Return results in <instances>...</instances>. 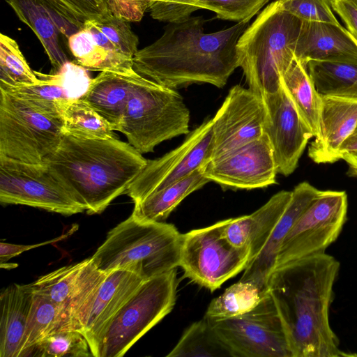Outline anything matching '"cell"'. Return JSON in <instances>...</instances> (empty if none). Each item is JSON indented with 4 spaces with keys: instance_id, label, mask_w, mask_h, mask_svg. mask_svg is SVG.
<instances>
[{
    "instance_id": "cell-1",
    "label": "cell",
    "mask_w": 357,
    "mask_h": 357,
    "mask_svg": "<svg viewBox=\"0 0 357 357\" xmlns=\"http://www.w3.org/2000/svg\"><path fill=\"white\" fill-rule=\"evenodd\" d=\"M249 22L210 33L204 32L202 16L169 23L158 39L137 51L133 68L172 89L204 83L222 88L238 67L236 45Z\"/></svg>"
},
{
    "instance_id": "cell-2",
    "label": "cell",
    "mask_w": 357,
    "mask_h": 357,
    "mask_svg": "<svg viewBox=\"0 0 357 357\" xmlns=\"http://www.w3.org/2000/svg\"><path fill=\"white\" fill-rule=\"evenodd\" d=\"M340 262L324 253L276 268L268 285L292 357L346 356L331 327L329 311Z\"/></svg>"
},
{
    "instance_id": "cell-3",
    "label": "cell",
    "mask_w": 357,
    "mask_h": 357,
    "mask_svg": "<svg viewBox=\"0 0 357 357\" xmlns=\"http://www.w3.org/2000/svg\"><path fill=\"white\" fill-rule=\"evenodd\" d=\"M44 162L91 215L102 213L126 192L148 160L118 137L89 139L63 133Z\"/></svg>"
},
{
    "instance_id": "cell-4",
    "label": "cell",
    "mask_w": 357,
    "mask_h": 357,
    "mask_svg": "<svg viewBox=\"0 0 357 357\" xmlns=\"http://www.w3.org/2000/svg\"><path fill=\"white\" fill-rule=\"evenodd\" d=\"M301 24L276 0L244 31L236 52L238 67L250 90L262 97L279 90L281 75L296 57Z\"/></svg>"
},
{
    "instance_id": "cell-5",
    "label": "cell",
    "mask_w": 357,
    "mask_h": 357,
    "mask_svg": "<svg viewBox=\"0 0 357 357\" xmlns=\"http://www.w3.org/2000/svg\"><path fill=\"white\" fill-rule=\"evenodd\" d=\"M182 239L172 224L130 215L108 232L91 257L104 273L125 269L146 280L179 266Z\"/></svg>"
},
{
    "instance_id": "cell-6",
    "label": "cell",
    "mask_w": 357,
    "mask_h": 357,
    "mask_svg": "<svg viewBox=\"0 0 357 357\" xmlns=\"http://www.w3.org/2000/svg\"><path fill=\"white\" fill-rule=\"evenodd\" d=\"M190 111L182 96L137 73L119 132L140 153L164 141L189 134Z\"/></svg>"
},
{
    "instance_id": "cell-7",
    "label": "cell",
    "mask_w": 357,
    "mask_h": 357,
    "mask_svg": "<svg viewBox=\"0 0 357 357\" xmlns=\"http://www.w3.org/2000/svg\"><path fill=\"white\" fill-rule=\"evenodd\" d=\"M176 268L144 280L102 332L94 357H121L173 309Z\"/></svg>"
},
{
    "instance_id": "cell-8",
    "label": "cell",
    "mask_w": 357,
    "mask_h": 357,
    "mask_svg": "<svg viewBox=\"0 0 357 357\" xmlns=\"http://www.w3.org/2000/svg\"><path fill=\"white\" fill-rule=\"evenodd\" d=\"M63 135L59 114L0 89V155L43 163L56 150Z\"/></svg>"
},
{
    "instance_id": "cell-9",
    "label": "cell",
    "mask_w": 357,
    "mask_h": 357,
    "mask_svg": "<svg viewBox=\"0 0 357 357\" xmlns=\"http://www.w3.org/2000/svg\"><path fill=\"white\" fill-rule=\"evenodd\" d=\"M227 220L183 234L180 264L184 275L211 291L244 271L250 250L232 245L224 229Z\"/></svg>"
},
{
    "instance_id": "cell-10",
    "label": "cell",
    "mask_w": 357,
    "mask_h": 357,
    "mask_svg": "<svg viewBox=\"0 0 357 357\" xmlns=\"http://www.w3.org/2000/svg\"><path fill=\"white\" fill-rule=\"evenodd\" d=\"M231 357H292L284 328L266 291L251 311L234 317H204Z\"/></svg>"
},
{
    "instance_id": "cell-11",
    "label": "cell",
    "mask_w": 357,
    "mask_h": 357,
    "mask_svg": "<svg viewBox=\"0 0 357 357\" xmlns=\"http://www.w3.org/2000/svg\"><path fill=\"white\" fill-rule=\"evenodd\" d=\"M76 62L87 70L128 73L139 39L130 22L108 13L86 20L82 29L68 39Z\"/></svg>"
},
{
    "instance_id": "cell-12",
    "label": "cell",
    "mask_w": 357,
    "mask_h": 357,
    "mask_svg": "<svg viewBox=\"0 0 357 357\" xmlns=\"http://www.w3.org/2000/svg\"><path fill=\"white\" fill-rule=\"evenodd\" d=\"M0 202L65 215L85 208L45 162L27 163L0 155Z\"/></svg>"
},
{
    "instance_id": "cell-13",
    "label": "cell",
    "mask_w": 357,
    "mask_h": 357,
    "mask_svg": "<svg viewBox=\"0 0 357 357\" xmlns=\"http://www.w3.org/2000/svg\"><path fill=\"white\" fill-rule=\"evenodd\" d=\"M347 207L345 191L320 190L283 241L275 269L296 260L324 253L340 234L347 220Z\"/></svg>"
},
{
    "instance_id": "cell-14",
    "label": "cell",
    "mask_w": 357,
    "mask_h": 357,
    "mask_svg": "<svg viewBox=\"0 0 357 357\" xmlns=\"http://www.w3.org/2000/svg\"><path fill=\"white\" fill-rule=\"evenodd\" d=\"M212 119H207L188 134L176 149L155 160H148L126 193L134 203L195 172L211 160Z\"/></svg>"
},
{
    "instance_id": "cell-15",
    "label": "cell",
    "mask_w": 357,
    "mask_h": 357,
    "mask_svg": "<svg viewBox=\"0 0 357 357\" xmlns=\"http://www.w3.org/2000/svg\"><path fill=\"white\" fill-rule=\"evenodd\" d=\"M106 275L90 257L43 275L31 285L34 291L47 297L66 313L72 329L82 333Z\"/></svg>"
},
{
    "instance_id": "cell-16",
    "label": "cell",
    "mask_w": 357,
    "mask_h": 357,
    "mask_svg": "<svg viewBox=\"0 0 357 357\" xmlns=\"http://www.w3.org/2000/svg\"><path fill=\"white\" fill-rule=\"evenodd\" d=\"M266 119L264 98L249 88L234 86L212 119L211 160L260 137Z\"/></svg>"
},
{
    "instance_id": "cell-17",
    "label": "cell",
    "mask_w": 357,
    "mask_h": 357,
    "mask_svg": "<svg viewBox=\"0 0 357 357\" xmlns=\"http://www.w3.org/2000/svg\"><path fill=\"white\" fill-rule=\"evenodd\" d=\"M203 175L224 190H252L276 183L278 173L266 134L220 157L201 168Z\"/></svg>"
},
{
    "instance_id": "cell-18",
    "label": "cell",
    "mask_w": 357,
    "mask_h": 357,
    "mask_svg": "<svg viewBox=\"0 0 357 357\" xmlns=\"http://www.w3.org/2000/svg\"><path fill=\"white\" fill-rule=\"evenodd\" d=\"M263 98L266 108L264 132L272 146L278 173L287 176L296 169L314 135L282 85L278 91Z\"/></svg>"
},
{
    "instance_id": "cell-19",
    "label": "cell",
    "mask_w": 357,
    "mask_h": 357,
    "mask_svg": "<svg viewBox=\"0 0 357 357\" xmlns=\"http://www.w3.org/2000/svg\"><path fill=\"white\" fill-rule=\"evenodd\" d=\"M18 18L31 28L40 41L52 66L58 72L68 61L59 36L67 39L81 30L84 23L54 0H6Z\"/></svg>"
},
{
    "instance_id": "cell-20",
    "label": "cell",
    "mask_w": 357,
    "mask_h": 357,
    "mask_svg": "<svg viewBox=\"0 0 357 357\" xmlns=\"http://www.w3.org/2000/svg\"><path fill=\"white\" fill-rule=\"evenodd\" d=\"M319 132L308 147L315 163H334L342 160L340 148L357 123V98L321 96Z\"/></svg>"
},
{
    "instance_id": "cell-21",
    "label": "cell",
    "mask_w": 357,
    "mask_h": 357,
    "mask_svg": "<svg viewBox=\"0 0 357 357\" xmlns=\"http://www.w3.org/2000/svg\"><path fill=\"white\" fill-rule=\"evenodd\" d=\"M320 190L307 181L291 191V199L259 253L250 261L240 281L257 284L263 291L268 289L281 245L300 215Z\"/></svg>"
},
{
    "instance_id": "cell-22",
    "label": "cell",
    "mask_w": 357,
    "mask_h": 357,
    "mask_svg": "<svg viewBox=\"0 0 357 357\" xmlns=\"http://www.w3.org/2000/svg\"><path fill=\"white\" fill-rule=\"evenodd\" d=\"M144 281L136 273L125 269H115L107 273L82 331L93 357L102 332Z\"/></svg>"
},
{
    "instance_id": "cell-23",
    "label": "cell",
    "mask_w": 357,
    "mask_h": 357,
    "mask_svg": "<svg viewBox=\"0 0 357 357\" xmlns=\"http://www.w3.org/2000/svg\"><path fill=\"white\" fill-rule=\"evenodd\" d=\"M291 197V191L281 190L252 214L227 219L225 236L234 246L249 249L252 261L264 248Z\"/></svg>"
},
{
    "instance_id": "cell-24",
    "label": "cell",
    "mask_w": 357,
    "mask_h": 357,
    "mask_svg": "<svg viewBox=\"0 0 357 357\" xmlns=\"http://www.w3.org/2000/svg\"><path fill=\"white\" fill-rule=\"evenodd\" d=\"M295 55L305 64L310 61L357 59V40L342 25L302 21Z\"/></svg>"
},
{
    "instance_id": "cell-25",
    "label": "cell",
    "mask_w": 357,
    "mask_h": 357,
    "mask_svg": "<svg viewBox=\"0 0 357 357\" xmlns=\"http://www.w3.org/2000/svg\"><path fill=\"white\" fill-rule=\"evenodd\" d=\"M152 18L174 23L185 20L195 11L206 9L218 18L241 22L250 20L271 0H146Z\"/></svg>"
},
{
    "instance_id": "cell-26",
    "label": "cell",
    "mask_w": 357,
    "mask_h": 357,
    "mask_svg": "<svg viewBox=\"0 0 357 357\" xmlns=\"http://www.w3.org/2000/svg\"><path fill=\"white\" fill-rule=\"evenodd\" d=\"M33 296L31 284H13L0 295V357H20Z\"/></svg>"
},
{
    "instance_id": "cell-27",
    "label": "cell",
    "mask_w": 357,
    "mask_h": 357,
    "mask_svg": "<svg viewBox=\"0 0 357 357\" xmlns=\"http://www.w3.org/2000/svg\"><path fill=\"white\" fill-rule=\"evenodd\" d=\"M135 70L128 73L101 71L80 98L119 131L129 98Z\"/></svg>"
},
{
    "instance_id": "cell-28",
    "label": "cell",
    "mask_w": 357,
    "mask_h": 357,
    "mask_svg": "<svg viewBox=\"0 0 357 357\" xmlns=\"http://www.w3.org/2000/svg\"><path fill=\"white\" fill-rule=\"evenodd\" d=\"M208 182L210 181L199 169L189 176L134 203L131 215L139 221L162 222L186 197Z\"/></svg>"
},
{
    "instance_id": "cell-29",
    "label": "cell",
    "mask_w": 357,
    "mask_h": 357,
    "mask_svg": "<svg viewBox=\"0 0 357 357\" xmlns=\"http://www.w3.org/2000/svg\"><path fill=\"white\" fill-rule=\"evenodd\" d=\"M280 82L301 119L316 137L319 128L321 96L307 72V64L295 57L281 75Z\"/></svg>"
},
{
    "instance_id": "cell-30",
    "label": "cell",
    "mask_w": 357,
    "mask_h": 357,
    "mask_svg": "<svg viewBox=\"0 0 357 357\" xmlns=\"http://www.w3.org/2000/svg\"><path fill=\"white\" fill-rule=\"evenodd\" d=\"M307 70L321 96L357 98V59L310 61Z\"/></svg>"
},
{
    "instance_id": "cell-31",
    "label": "cell",
    "mask_w": 357,
    "mask_h": 357,
    "mask_svg": "<svg viewBox=\"0 0 357 357\" xmlns=\"http://www.w3.org/2000/svg\"><path fill=\"white\" fill-rule=\"evenodd\" d=\"M66 329L72 327L66 313L47 297L33 291L20 357L31 356L36 346L45 337Z\"/></svg>"
},
{
    "instance_id": "cell-32",
    "label": "cell",
    "mask_w": 357,
    "mask_h": 357,
    "mask_svg": "<svg viewBox=\"0 0 357 357\" xmlns=\"http://www.w3.org/2000/svg\"><path fill=\"white\" fill-rule=\"evenodd\" d=\"M63 133L89 139L117 138L112 125L81 98L59 100Z\"/></svg>"
},
{
    "instance_id": "cell-33",
    "label": "cell",
    "mask_w": 357,
    "mask_h": 357,
    "mask_svg": "<svg viewBox=\"0 0 357 357\" xmlns=\"http://www.w3.org/2000/svg\"><path fill=\"white\" fill-rule=\"evenodd\" d=\"M167 356L231 357L204 317L192 324L183 332L176 346Z\"/></svg>"
},
{
    "instance_id": "cell-34",
    "label": "cell",
    "mask_w": 357,
    "mask_h": 357,
    "mask_svg": "<svg viewBox=\"0 0 357 357\" xmlns=\"http://www.w3.org/2000/svg\"><path fill=\"white\" fill-rule=\"evenodd\" d=\"M266 291L252 282L239 280L212 300L204 317L227 319L244 314L259 303Z\"/></svg>"
},
{
    "instance_id": "cell-35",
    "label": "cell",
    "mask_w": 357,
    "mask_h": 357,
    "mask_svg": "<svg viewBox=\"0 0 357 357\" xmlns=\"http://www.w3.org/2000/svg\"><path fill=\"white\" fill-rule=\"evenodd\" d=\"M39 82L32 84L0 86L3 90L23 99L40 109L59 114L56 103L59 100H70L68 91L55 74H43L35 71Z\"/></svg>"
},
{
    "instance_id": "cell-36",
    "label": "cell",
    "mask_w": 357,
    "mask_h": 357,
    "mask_svg": "<svg viewBox=\"0 0 357 357\" xmlns=\"http://www.w3.org/2000/svg\"><path fill=\"white\" fill-rule=\"evenodd\" d=\"M22 53L17 42L0 35V86L32 84L39 82Z\"/></svg>"
},
{
    "instance_id": "cell-37",
    "label": "cell",
    "mask_w": 357,
    "mask_h": 357,
    "mask_svg": "<svg viewBox=\"0 0 357 357\" xmlns=\"http://www.w3.org/2000/svg\"><path fill=\"white\" fill-rule=\"evenodd\" d=\"M31 356L89 357L93 356L84 335L77 330L57 331L38 344Z\"/></svg>"
},
{
    "instance_id": "cell-38",
    "label": "cell",
    "mask_w": 357,
    "mask_h": 357,
    "mask_svg": "<svg viewBox=\"0 0 357 357\" xmlns=\"http://www.w3.org/2000/svg\"><path fill=\"white\" fill-rule=\"evenodd\" d=\"M284 10L303 22L342 25L331 6V0H279Z\"/></svg>"
},
{
    "instance_id": "cell-39",
    "label": "cell",
    "mask_w": 357,
    "mask_h": 357,
    "mask_svg": "<svg viewBox=\"0 0 357 357\" xmlns=\"http://www.w3.org/2000/svg\"><path fill=\"white\" fill-rule=\"evenodd\" d=\"M86 70L77 62L68 61L54 73L68 91L70 99L80 98L88 89L92 79Z\"/></svg>"
},
{
    "instance_id": "cell-40",
    "label": "cell",
    "mask_w": 357,
    "mask_h": 357,
    "mask_svg": "<svg viewBox=\"0 0 357 357\" xmlns=\"http://www.w3.org/2000/svg\"><path fill=\"white\" fill-rule=\"evenodd\" d=\"M73 15L79 22L96 19L111 13L109 0H54Z\"/></svg>"
},
{
    "instance_id": "cell-41",
    "label": "cell",
    "mask_w": 357,
    "mask_h": 357,
    "mask_svg": "<svg viewBox=\"0 0 357 357\" xmlns=\"http://www.w3.org/2000/svg\"><path fill=\"white\" fill-rule=\"evenodd\" d=\"M109 10L116 17L128 22H139L148 9L146 0H109Z\"/></svg>"
},
{
    "instance_id": "cell-42",
    "label": "cell",
    "mask_w": 357,
    "mask_h": 357,
    "mask_svg": "<svg viewBox=\"0 0 357 357\" xmlns=\"http://www.w3.org/2000/svg\"><path fill=\"white\" fill-rule=\"evenodd\" d=\"M333 11L357 40V0H331Z\"/></svg>"
},
{
    "instance_id": "cell-43",
    "label": "cell",
    "mask_w": 357,
    "mask_h": 357,
    "mask_svg": "<svg viewBox=\"0 0 357 357\" xmlns=\"http://www.w3.org/2000/svg\"><path fill=\"white\" fill-rule=\"evenodd\" d=\"M71 234L70 231L66 234H63L59 237L54 239L43 242L40 243L33 244V245H17L13 243H8L1 242L0 243V262L1 264L6 263L7 261L19 255L20 254L27 251L29 250L33 249L37 247L47 245L48 243H52L61 241L66 237L68 234Z\"/></svg>"
},
{
    "instance_id": "cell-44",
    "label": "cell",
    "mask_w": 357,
    "mask_h": 357,
    "mask_svg": "<svg viewBox=\"0 0 357 357\" xmlns=\"http://www.w3.org/2000/svg\"><path fill=\"white\" fill-rule=\"evenodd\" d=\"M353 152H357V123L353 132L345 140L340 148L342 160L343 154Z\"/></svg>"
},
{
    "instance_id": "cell-45",
    "label": "cell",
    "mask_w": 357,
    "mask_h": 357,
    "mask_svg": "<svg viewBox=\"0 0 357 357\" xmlns=\"http://www.w3.org/2000/svg\"><path fill=\"white\" fill-rule=\"evenodd\" d=\"M342 160H344L348 165V174L351 176L357 178V152L343 154Z\"/></svg>"
},
{
    "instance_id": "cell-46",
    "label": "cell",
    "mask_w": 357,
    "mask_h": 357,
    "mask_svg": "<svg viewBox=\"0 0 357 357\" xmlns=\"http://www.w3.org/2000/svg\"><path fill=\"white\" fill-rule=\"evenodd\" d=\"M17 266V264H11L8 263L1 264L0 267L1 268H13Z\"/></svg>"
}]
</instances>
